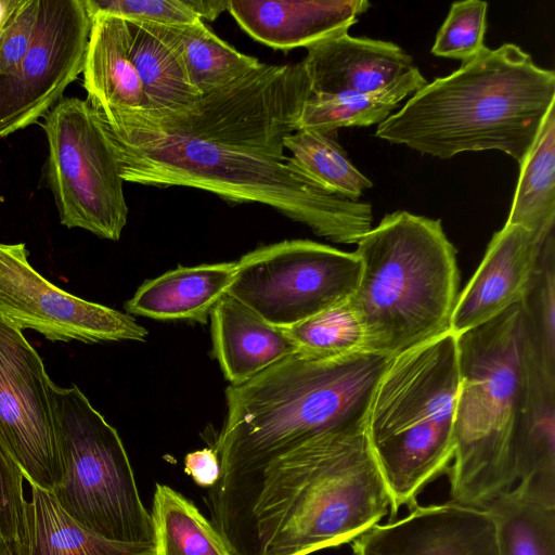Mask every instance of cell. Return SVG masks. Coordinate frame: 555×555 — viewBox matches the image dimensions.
<instances>
[{
    "instance_id": "74e56055",
    "label": "cell",
    "mask_w": 555,
    "mask_h": 555,
    "mask_svg": "<svg viewBox=\"0 0 555 555\" xmlns=\"http://www.w3.org/2000/svg\"><path fill=\"white\" fill-rule=\"evenodd\" d=\"M0 555H13L9 546L0 539Z\"/></svg>"
},
{
    "instance_id": "4fadbf2b",
    "label": "cell",
    "mask_w": 555,
    "mask_h": 555,
    "mask_svg": "<svg viewBox=\"0 0 555 555\" xmlns=\"http://www.w3.org/2000/svg\"><path fill=\"white\" fill-rule=\"evenodd\" d=\"M0 320L51 341H145L149 332L127 312L76 297L46 280L24 243H0Z\"/></svg>"
},
{
    "instance_id": "f1b7e54d",
    "label": "cell",
    "mask_w": 555,
    "mask_h": 555,
    "mask_svg": "<svg viewBox=\"0 0 555 555\" xmlns=\"http://www.w3.org/2000/svg\"><path fill=\"white\" fill-rule=\"evenodd\" d=\"M336 139L337 131L300 129L285 138L284 146L317 185L330 194L357 202L373 182L352 165Z\"/></svg>"
},
{
    "instance_id": "ba28073f",
    "label": "cell",
    "mask_w": 555,
    "mask_h": 555,
    "mask_svg": "<svg viewBox=\"0 0 555 555\" xmlns=\"http://www.w3.org/2000/svg\"><path fill=\"white\" fill-rule=\"evenodd\" d=\"M62 462L51 492L79 525L124 543H154L151 513L117 430L77 387L51 385Z\"/></svg>"
},
{
    "instance_id": "603a6c76",
    "label": "cell",
    "mask_w": 555,
    "mask_h": 555,
    "mask_svg": "<svg viewBox=\"0 0 555 555\" xmlns=\"http://www.w3.org/2000/svg\"><path fill=\"white\" fill-rule=\"evenodd\" d=\"M515 488L555 506V380L541 379L524 425L515 460Z\"/></svg>"
},
{
    "instance_id": "d4e9b609",
    "label": "cell",
    "mask_w": 555,
    "mask_h": 555,
    "mask_svg": "<svg viewBox=\"0 0 555 555\" xmlns=\"http://www.w3.org/2000/svg\"><path fill=\"white\" fill-rule=\"evenodd\" d=\"M427 83V79L418 68L413 66L409 72L374 92L307 99L296 122V130L332 132L341 127L379 125L399 107L402 100Z\"/></svg>"
},
{
    "instance_id": "e0dca14e",
    "label": "cell",
    "mask_w": 555,
    "mask_h": 555,
    "mask_svg": "<svg viewBox=\"0 0 555 555\" xmlns=\"http://www.w3.org/2000/svg\"><path fill=\"white\" fill-rule=\"evenodd\" d=\"M370 7L366 0H230L227 10L254 40L288 51L348 33Z\"/></svg>"
},
{
    "instance_id": "d6986e66",
    "label": "cell",
    "mask_w": 555,
    "mask_h": 555,
    "mask_svg": "<svg viewBox=\"0 0 555 555\" xmlns=\"http://www.w3.org/2000/svg\"><path fill=\"white\" fill-rule=\"evenodd\" d=\"M91 22L82 69L87 102L101 115L144 111L143 85L131 59L126 21L96 14Z\"/></svg>"
},
{
    "instance_id": "d6a6232c",
    "label": "cell",
    "mask_w": 555,
    "mask_h": 555,
    "mask_svg": "<svg viewBox=\"0 0 555 555\" xmlns=\"http://www.w3.org/2000/svg\"><path fill=\"white\" fill-rule=\"evenodd\" d=\"M25 476L0 441V539L13 555H28V501Z\"/></svg>"
},
{
    "instance_id": "ac0fdd59",
    "label": "cell",
    "mask_w": 555,
    "mask_h": 555,
    "mask_svg": "<svg viewBox=\"0 0 555 555\" xmlns=\"http://www.w3.org/2000/svg\"><path fill=\"white\" fill-rule=\"evenodd\" d=\"M210 331L214 357L230 385L244 384L298 351L284 328L230 295L214 308Z\"/></svg>"
},
{
    "instance_id": "7402d4cb",
    "label": "cell",
    "mask_w": 555,
    "mask_h": 555,
    "mask_svg": "<svg viewBox=\"0 0 555 555\" xmlns=\"http://www.w3.org/2000/svg\"><path fill=\"white\" fill-rule=\"evenodd\" d=\"M28 483V555H156L154 543L112 541L82 527L51 492Z\"/></svg>"
},
{
    "instance_id": "1f68e13d",
    "label": "cell",
    "mask_w": 555,
    "mask_h": 555,
    "mask_svg": "<svg viewBox=\"0 0 555 555\" xmlns=\"http://www.w3.org/2000/svg\"><path fill=\"white\" fill-rule=\"evenodd\" d=\"M487 10L488 3L485 1L453 2L437 33L431 53L462 63L475 57L486 47Z\"/></svg>"
},
{
    "instance_id": "52a82bcc",
    "label": "cell",
    "mask_w": 555,
    "mask_h": 555,
    "mask_svg": "<svg viewBox=\"0 0 555 555\" xmlns=\"http://www.w3.org/2000/svg\"><path fill=\"white\" fill-rule=\"evenodd\" d=\"M460 387L456 336L447 332L392 357L374 392L366 436L391 496V516L416 505L449 469Z\"/></svg>"
},
{
    "instance_id": "277c9868",
    "label": "cell",
    "mask_w": 555,
    "mask_h": 555,
    "mask_svg": "<svg viewBox=\"0 0 555 555\" xmlns=\"http://www.w3.org/2000/svg\"><path fill=\"white\" fill-rule=\"evenodd\" d=\"M555 102V74L514 43L485 47L415 92L375 135L422 154L451 158L499 150L519 165Z\"/></svg>"
},
{
    "instance_id": "9a60e30c",
    "label": "cell",
    "mask_w": 555,
    "mask_h": 555,
    "mask_svg": "<svg viewBox=\"0 0 555 555\" xmlns=\"http://www.w3.org/2000/svg\"><path fill=\"white\" fill-rule=\"evenodd\" d=\"M544 237L507 223L493 234L478 269L459 294L450 333L457 336L475 328L520 301Z\"/></svg>"
},
{
    "instance_id": "83f0119b",
    "label": "cell",
    "mask_w": 555,
    "mask_h": 555,
    "mask_svg": "<svg viewBox=\"0 0 555 555\" xmlns=\"http://www.w3.org/2000/svg\"><path fill=\"white\" fill-rule=\"evenodd\" d=\"M483 507L494 519L500 555H555V506L513 487Z\"/></svg>"
},
{
    "instance_id": "5bb4252c",
    "label": "cell",
    "mask_w": 555,
    "mask_h": 555,
    "mask_svg": "<svg viewBox=\"0 0 555 555\" xmlns=\"http://www.w3.org/2000/svg\"><path fill=\"white\" fill-rule=\"evenodd\" d=\"M352 548L354 555H500L491 513L453 501L416 504L405 517L357 537Z\"/></svg>"
},
{
    "instance_id": "836d02e7",
    "label": "cell",
    "mask_w": 555,
    "mask_h": 555,
    "mask_svg": "<svg viewBox=\"0 0 555 555\" xmlns=\"http://www.w3.org/2000/svg\"><path fill=\"white\" fill-rule=\"evenodd\" d=\"M83 3L90 18L108 14L162 25H190L201 21L186 0H83Z\"/></svg>"
},
{
    "instance_id": "484cf974",
    "label": "cell",
    "mask_w": 555,
    "mask_h": 555,
    "mask_svg": "<svg viewBox=\"0 0 555 555\" xmlns=\"http://www.w3.org/2000/svg\"><path fill=\"white\" fill-rule=\"evenodd\" d=\"M150 513L156 555H233L211 521L171 487L156 485Z\"/></svg>"
},
{
    "instance_id": "7c38bea8",
    "label": "cell",
    "mask_w": 555,
    "mask_h": 555,
    "mask_svg": "<svg viewBox=\"0 0 555 555\" xmlns=\"http://www.w3.org/2000/svg\"><path fill=\"white\" fill-rule=\"evenodd\" d=\"M52 383L23 332L0 320V441L25 479L49 492L63 473Z\"/></svg>"
},
{
    "instance_id": "cb8c5ba5",
    "label": "cell",
    "mask_w": 555,
    "mask_h": 555,
    "mask_svg": "<svg viewBox=\"0 0 555 555\" xmlns=\"http://www.w3.org/2000/svg\"><path fill=\"white\" fill-rule=\"evenodd\" d=\"M507 224L542 238L555 227V111H548L540 132L519 165V178Z\"/></svg>"
},
{
    "instance_id": "3957f363",
    "label": "cell",
    "mask_w": 555,
    "mask_h": 555,
    "mask_svg": "<svg viewBox=\"0 0 555 555\" xmlns=\"http://www.w3.org/2000/svg\"><path fill=\"white\" fill-rule=\"evenodd\" d=\"M391 358L360 351L319 358L301 351L225 389L227 413L211 447L219 481L257 472L319 438L364 429Z\"/></svg>"
},
{
    "instance_id": "2e32d148",
    "label": "cell",
    "mask_w": 555,
    "mask_h": 555,
    "mask_svg": "<svg viewBox=\"0 0 555 555\" xmlns=\"http://www.w3.org/2000/svg\"><path fill=\"white\" fill-rule=\"evenodd\" d=\"M308 78V99L377 91L413 67L398 44L343 33L307 48L301 61Z\"/></svg>"
},
{
    "instance_id": "4316f807",
    "label": "cell",
    "mask_w": 555,
    "mask_h": 555,
    "mask_svg": "<svg viewBox=\"0 0 555 555\" xmlns=\"http://www.w3.org/2000/svg\"><path fill=\"white\" fill-rule=\"evenodd\" d=\"M165 26L191 85L201 95L231 83L261 64L257 57L243 54L220 39L203 21Z\"/></svg>"
},
{
    "instance_id": "8d00e7d4",
    "label": "cell",
    "mask_w": 555,
    "mask_h": 555,
    "mask_svg": "<svg viewBox=\"0 0 555 555\" xmlns=\"http://www.w3.org/2000/svg\"><path fill=\"white\" fill-rule=\"evenodd\" d=\"M192 12L201 20L215 21L227 10L229 1L221 0H186Z\"/></svg>"
},
{
    "instance_id": "f546056e",
    "label": "cell",
    "mask_w": 555,
    "mask_h": 555,
    "mask_svg": "<svg viewBox=\"0 0 555 555\" xmlns=\"http://www.w3.org/2000/svg\"><path fill=\"white\" fill-rule=\"evenodd\" d=\"M520 305L535 360L542 372L555 377V236L542 241L534 270Z\"/></svg>"
},
{
    "instance_id": "e575fe53",
    "label": "cell",
    "mask_w": 555,
    "mask_h": 555,
    "mask_svg": "<svg viewBox=\"0 0 555 555\" xmlns=\"http://www.w3.org/2000/svg\"><path fill=\"white\" fill-rule=\"evenodd\" d=\"M40 0H13L0 26V76L13 74L35 35Z\"/></svg>"
},
{
    "instance_id": "5b68a950",
    "label": "cell",
    "mask_w": 555,
    "mask_h": 555,
    "mask_svg": "<svg viewBox=\"0 0 555 555\" xmlns=\"http://www.w3.org/2000/svg\"><path fill=\"white\" fill-rule=\"evenodd\" d=\"M460 387L451 501L483 507L515 483L518 441L539 382L520 302L456 336Z\"/></svg>"
},
{
    "instance_id": "6da1fadb",
    "label": "cell",
    "mask_w": 555,
    "mask_h": 555,
    "mask_svg": "<svg viewBox=\"0 0 555 555\" xmlns=\"http://www.w3.org/2000/svg\"><path fill=\"white\" fill-rule=\"evenodd\" d=\"M308 95L301 62L261 63L178 109L95 112L125 182L259 203L334 243L357 244L372 229L371 204L327 193L285 154Z\"/></svg>"
},
{
    "instance_id": "9c48e42d",
    "label": "cell",
    "mask_w": 555,
    "mask_h": 555,
    "mask_svg": "<svg viewBox=\"0 0 555 555\" xmlns=\"http://www.w3.org/2000/svg\"><path fill=\"white\" fill-rule=\"evenodd\" d=\"M47 180L61 223L118 241L128 206L119 163L98 113L78 98H63L43 117Z\"/></svg>"
},
{
    "instance_id": "ffe728a7",
    "label": "cell",
    "mask_w": 555,
    "mask_h": 555,
    "mask_svg": "<svg viewBox=\"0 0 555 555\" xmlns=\"http://www.w3.org/2000/svg\"><path fill=\"white\" fill-rule=\"evenodd\" d=\"M235 272L236 261L178 266L143 282L124 306L131 315L207 323L216 305L228 295Z\"/></svg>"
},
{
    "instance_id": "8992f818",
    "label": "cell",
    "mask_w": 555,
    "mask_h": 555,
    "mask_svg": "<svg viewBox=\"0 0 555 555\" xmlns=\"http://www.w3.org/2000/svg\"><path fill=\"white\" fill-rule=\"evenodd\" d=\"M354 254L361 273L349 304L364 351L392 358L450 332L460 274L439 219L388 214L357 242Z\"/></svg>"
},
{
    "instance_id": "4dcf8cb0",
    "label": "cell",
    "mask_w": 555,
    "mask_h": 555,
    "mask_svg": "<svg viewBox=\"0 0 555 555\" xmlns=\"http://www.w3.org/2000/svg\"><path fill=\"white\" fill-rule=\"evenodd\" d=\"M298 351L338 358L364 351V334L349 300L284 328Z\"/></svg>"
},
{
    "instance_id": "8fae6325",
    "label": "cell",
    "mask_w": 555,
    "mask_h": 555,
    "mask_svg": "<svg viewBox=\"0 0 555 555\" xmlns=\"http://www.w3.org/2000/svg\"><path fill=\"white\" fill-rule=\"evenodd\" d=\"M91 18L83 0H40L33 41L18 68L0 76V139L36 124L82 73Z\"/></svg>"
},
{
    "instance_id": "44dd1931",
    "label": "cell",
    "mask_w": 555,
    "mask_h": 555,
    "mask_svg": "<svg viewBox=\"0 0 555 555\" xmlns=\"http://www.w3.org/2000/svg\"><path fill=\"white\" fill-rule=\"evenodd\" d=\"M125 21L130 34L131 59L143 85L144 111L178 109L201 96L189 80L166 26Z\"/></svg>"
},
{
    "instance_id": "d590c367",
    "label": "cell",
    "mask_w": 555,
    "mask_h": 555,
    "mask_svg": "<svg viewBox=\"0 0 555 555\" xmlns=\"http://www.w3.org/2000/svg\"><path fill=\"white\" fill-rule=\"evenodd\" d=\"M184 472L202 488H212L220 476V463L211 447L190 452L184 457Z\"/></svg>"
},
{
    "instance_id": "7a4b0ae2",
    "label": "cell",
    "mask_w": 555,
    "mask_h": 555,
    "mask_svg": "<svg viewBox=\"0 0 555 555\" xmlns=\"http://www.w3.org/2000/svg\"><path fill=\"white\" fill-rule=\"evenodd\" d=\"M206 504L233 555H310L353 541L392 502L364 428L319 438L219 481Z\"/></svg>"
},
{
    "instance_id": "30bf717a",
    "label": "cell",
    "mask_w": 555,
    "mask_h": 555,
    "mask_svg": "<svg viewBox=\"0 0 555 555\" xmlns=\"http://www.w3.org/2000/svg\"><path fill=\"white\" fill-rule=\"evenodd\" d=\"M360 273L354 253L285 240L243 255L228 295L268 323L288 328L348 301Z\"/></svg>"
}]
</instances>
